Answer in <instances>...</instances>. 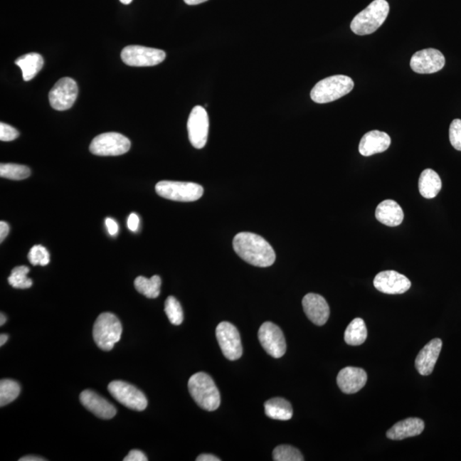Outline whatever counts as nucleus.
<instances>
[{
  "label": "nucleus",
  "instance_id": "nucleus-23",
  "mask_svg": "<svg viewBox=\"0 0 461 461\" xmlns=\"http://www.w3.org/2000/svg\"><path fill=\"white\" fill-rule=\"evenodd\" d=\"M441 189L442 181L438 173L430 169L423 171L418 179V190L421 196L427 199L434 198Z\"/></svg>",
  "mask_w": 461,
  "mask_h": 461
},
{
  "label": "nucleus",
  "instance_id": "nucleus-19",
  "mask_svg": "<svg viewBox=\"0 0 461 461\" xmlns=\"http://www.w3.org/2000/svg\"><path fill=\"white\" fill-rule=\"evenodd\" d=\"M442 347V340L435 339L429 341L420 350L415 360V366L418 373L422 376H428L433 373L439 354L441 353Z\"/></svg>",
  "mask_w": 461,
  "mask_h": 461
},
{
  "label": "nucleus",
  "instance_id": "nucleus-25",
  "mask_svg": "<svg viewBox=\"0 0 461 461\" xmlns=\"http://www.w3.org/2000/svg\"><path fill=\"white\" fill-rule=\"evenodd\" d=\"M267 416L273 420H289L292 418L293 410L288 401L283 398H272L268 400L264 405Z\"/></svg>",
  "mask_w": 461,
  "mask_h": 461
},
{
  "label": "nucleus",
  "instance_id": "nucleus-5",
  "mask_svg": "<svg viewBox=\"0 0 461 461\" xmlns=\"http://www.w3.org/2000/svg\"><path fill=\"white\" fill-rule=\"evenodd\" d=\"M122 327L114 314L102 313L96 319L93 327V339L97 347L110 351L121 340Z\"/></svg>",
  "mask_w": 461,
  "mask_h": 461
},
{
  "label": "nucleus",
  "instance_id": "nucleus-22",
  "mask_svg": "<svg viewBox=\"0 0 461 461\" xmlns=\"http://www.w3.org/2000/svg\"><path fill=\"white\" fill-rule=\"evenodd\" d=\"M376 218L382 224L388 226H397L403 223L404 213L403 208L394 200L383 201L376 208Z\"/></svg>",
  "mask_w": 461,
  "mask_h": 461
},
{
  "label": "nucleus",
  "instance_id": "nucleus-24",
  "mask_svg": "<svg viewBox=\"0 0 461 461\" xmlns=\"http://www.w3.org/2000/svg\"><path fill=\"white\" fill-rule=\"evenodd\" d=\"M15 63L23 72V80L29 81L42 70L44 66V59L41 55L31 53L21 55L16 60Z\"/></svg>",
  "mask_w": 461,
  "mask_h": 461
},
{
  "label": "nucleus",
  "instance_id": "nucleus-41",
  "mask_svg": "<svg viewBox=\"0 0 461 461\" xmlns=\"http://www.w3.org/2000/svg\"><path fill=\"white\" fill-rule=\"evenodd\" d=\"M46 460V459L41 458V457L38 456H24L23 458H21L19 461H44Z\"/></svg>",
  "mask_w": 461,
  "mask_h": 461
},
{
  "label": "nucleus",
  "instance_id": "nucleus-3",
  "mask_svg": "<svg viewBox=\"0 0 461 461\" xmlns=\"http://www.w3.org/2000/svg\"><path fill=\"white\" fill-rule=\"evenodd\" d=\"M188 388L192 398L200 408L207 411H215L220 407L221 395L211 376L198 373L191 376Z\"/></svg>",
  "mask_w": 461,
  "mask_h": 461
},
{
  "label": "nucleus",
  "instance_id": "nucleus-2",
  "mask_svg": "<svg viewBox=\"0 0 461 461\" xmlns=\"http://www.w3.org/2000/svg\"><path fill=\"white\" fill-rule=\"evenodd\" d=\"M390 12L386 0H374L365 10L356 16L350 24V28L357 36H367L377 31L381 27Z\"/></svg>",
  "mask_w": 461,
  "mask_h": 461
},
{
  "label": "nucleus",
  "instance_id": "nucleus-35",
  "mask_svg": "<svg viewBox=\"0 0 461 461\" xmlns=\"http://www.w3.org/2000/svg\"><path fill=\"white\" fill-rule=\"evenodd\" d=\"M19 132L6 123H0V140L12 141L18 138Z\"/></svg>",
  "mask_w": 461,
  "mask_h": 461
},
{
  "label": "nucleus",
  "instance_id": "nucleus-33",
  "mask_svg": "<svg viewBox=\"0 0 461 461\" xmlns=\"http://www.w3.org/2000/svg\"><path fill=\"white\" fill-rule=\"evenodd\" d=\"M28 260L33 266H46L50 263V254L44 246L34 245L29 251Z\"/></svg>",
  "mask_w": 461,
  "mask_h": 461
},
{
  "label": "nucleus",
  "instance_id": "nucleus-16",
  "mask_svg": "<svg viewBox=\"0 0 461 461\" xmlns=\"http://www.w3.org/2000/svg\"><path fill=\"white\" fill-rule=\"evenodd\" d=\"M302 307L307 317L316 326H323L330 316V307L322 296L314 293L307 294L302 299Z\"/></svg>",
  "mask_w": 461,
  "mask_h": 461
},
{
  "label": "nucleus",
  "instance_id": "nucleus-45",
  "mask_svg": "<svg viewBox=\"0 0 461 461\" xmlns=\"http://www.w3.org/2000/svg\"><path fill=\"white\" fill-rule=\"evenodd\" d=\"M123 4H129L132 2V0H120Z\"/></svg>",
  "mask_w": 461,
  "mask_h": 461
},
{
  "label": "nucleus",
  "instance_id": "nucleus-12",
  "mask_svg": "<svg viewBox=\"0 0 461 461\" xmlns=\"http://www.w3.org/2000/svg\"><path fill=\"white\" fill-rule=\"evenodd\" d=\"M209 120L206 110L196 105L192 109L187 122L188 136L192 147L202 149L207 143Z\"/></svg>",
  "mask_w": 461,
  "mask_h": 461
},
{
  "label": "nucleus",
  "instance_id": "nucleus-38",
  "mask_svg": "<svg viewBox=\"0 0 461 461\" xmlns=\"http://www.w3.org/2000/svg\"><path fill=\"white\" fill-rule=\"evenodd\" d=\"M105 225L107 226V228H108V232L111 235V236H115L119 232V226L118 224L117 223V221H115L114 219H111V218H107L105 220Z\"/></svg>",
  "mask_w": 461,
  "mask_h": 461
},
{
  "label": "nucleus",
  "instance_id": "nucleus-42",
  "mask_svg": "<svg viewBox=\"0 0 461 461\" xmlns=\"http://www.w3.org/2000/svg\"><path fill=\"white\" fill-rule=\"evenodd\" d=\"M188 6H196V4H200L204 2L208 1V0H184Z\"/></svg>",
  "mask_w": 461,
  "mask_h": 461
},
{
  "label": "nucleus",
  "instance_id": "nucleus-31",
  "mask_svg": "<svg viewBox=\"0 0 461 461\" xmlns=\"http://www.w3.org/2000/svg\"><path fill=\"white\" fill-rule=\"evenodd\" d=\"M165 313L169 322L174 326H179L183 322L184 314L181 303L176 298L169 297L165 302Z\"/></svg>",
  "mask_w": 461,
  "mask_h": 461
},
{
  "label": "nucleus",
  "instance_id": "nucleus-37",
  "mask_svg": "<svg viewBox=\"0 0 461 461\" xmlns=\"http://www.w3.org/2000/svg\"><path fill=\"white\" fill-rule=\"evenodd\" d=\"M139 226V218L135 213H132L127 219V228L132 232H137Z\"/></svg>",
  "mask_w": 461,
  "mask_h": 461
},
{
  "label": "nucleus",
  "instance_id": "nucleus-26",
  "mask_svg": "<svg viewBox=\"0 0 461 461\" xmlns=\"http://www.w3.org/2000/svg\"><path fill=\"white\" fill-rule=\"evenodd\" d=\"M367 337V329L364 320L356 318L346 328L344 340L346 344L351 346H359L364 344Z\"/></svg>",
  "mask_w": 461,
  "mask_h": 461
},
{
  "label": "nucleus",
  "instance_id": "nucleus-1",
  "mask_svg": "<svg viewBox=\"0 0 461 461\" xmlns=\"http://www.w3.org/2000/svg\"><path fill=\"white\" fill-rule=\"evenodd\" d=\"M233 245L239 258L255 267H267L275 262V252L270 243L258 234L239 233Z\"/></svg>",
  "mask_w": 461,
  "mask_h": 461
},
{
  "label": "nucleus",
  "instance_id": "nucleus-11",
  "mask_svg": "<svg viewBox=\"0 0 461 461\" xmlns=\"http://www.w3.org/2000/svg\"><path fill=\"white\" fill-rule=\"evenodd\" d=\"M216 339L222 353L230 361H236L242 356L243 347L240 335L233 324L223 322L216 327Z\"/></svg>",
  "mask_w": 461,
  "mask_h": 461
},
{
  "label": "nucleus",
  "instance_id": "nucleus-13",
  "mask_svg": "<svg viewBox=\"0 0 461 461\" xmlns=\"http://www.w3.org/2000/svg\"><path fill=\"white\" fill-rule=\"evenodd\" d=\"M258 337L260 344L273 358H280L286 352V343L283 332L272 322H265L260 327Z\"/></svg>",
  "mask_w": 461,
  "mask_h": 461
},
{
  "label": "nucleus",
  "instance_id": "nucleus-40",
  "mask_svg": "<svg viewBox=\"0 0 461 461\" xmlns=\"http://www.w3.org/2000/svg\"><path fill=\"white\" fill-rule=\"evenodd\" d=\"M219 458L212 455H201L196 458V461H220Z\"/></svg>",
  "mask_w": 461,
  "mask_h": 461
},
{
  "label": "nucleus",
  "instance_id": "nucleus-8",
  "mask_svg": "<svg viewBox=\"0 0 461 461\" xmlns=\"http://www.w3.org/2000/svg\"><path fill=\"white\" fill-rule=\"evenodd\" d=\"M124 63L132 67H151L164 61V51L142 46H128L122 51Z\"/></svg>",
  "mask_w": 461,
  "mask_h": 461
},
{
  "label": "nucleus",
  "instance_id": "nucleus-44",
  "mask_svg": "<svg viewBox=\"0 0 461 461\" xmlns=\"http://www.w3.org/2000/svg\"><path fill=\"white\" fill-rule=\"evenodd\" d=\"M6 322V315L4 314H0V326H4V324Z\"/></svg>",
  "mask_w": 461,
  "mask_h": 461
},
{
  "label": "nucleus",
  "instance_id": "nucleus-29",
  "mask_svg": "<svg viewBox=\"0 0 461 461\" xmlns=\"http://www.w3.org/2000/svg\"><path fill=\"white\" fill-rule=\"evenodd\" d=\"M31 170L27 166L14 164H1L0 176L13 181H21L30 176Z\"/></svg>",
  "mask_w": 461,
  "mask_h": 461
},
{
  "label": "nucleus",
  "instance_id": "nucleus-34",
  "mask_svg": "<svg viewBox=\"0 0 461 461\" xmlns=\"http://www.w3.org/2000/svg\"><path fill=\"white\" fill-rule=\"evenodd\" d=\"M450 140L452 147L461 152V120L455 119L450 124Z\"/></svg>",
  "mask_w": 461,
  "mask_h": 461
},
{
  "label": "nucleus",
  "instance_id": "nucleus-39",
  "mask_svg": "<svg viewBox=\"0 0 461 461\" xmlns=\"http://www.w3.org/2000/svg\"><path fill=\"white\" fill-rule=\"evenodd\" d=\"M9 233H10V226H9L6 222H0V242L2 243L6 239Z\"/></svg>",
  "mask_w": 461,
  "mask_h": 461
},
{
  "label": "nucleus",
  "instance_id": "nucleus-20",
  "mask_svg": "<svg viewBox=\"0 0 461 461\" xmlns=\"http://www.w3.org/2000/svg\"><path fill=\"white\" fill-rule=\"evenodd\" d=\"M391 139L386 132L373 130L362 137L359 144V152L364 157L386 152L390 147Z\"/></svg>",
  "mask_w": 461,
  "mask_h": 461
},
{
  "label": "nucleus",
  "instance_id": "nucleus-10",
  "mask_svg": "<svg viewBox=\"0 0 461 461\" xmlns=\"http://www.w3.org/2000/svg\"><path fill=\"white\" fill-rule=\"evenodd\" d=\"M78 85L70 77H63L49 92L50 105L55 110L63 111L74 105L78 96Z\"/></svg>",
  "mask_w": 461,
  "mask_h": 461
},
{
  "label": "nucleus",
  "instance_id": "nucleus-17",
  "mask_svg": "<svg viewBox=\"0 0 461 461\" xmlns=\"http://www.w3.org/2000/svg\"><path fill=\"white\" fill-rule=\"evenodd\" d=\"M367 374L359 367L348 366L341 369L337 377V386L345 394H354L366 386Z\"/></svg>",
  "mask_w": 461,
  "mask_h": 461
},
{
  "label": "nucleus",
  "instance_id": "nucleus-30",
  "mask_svg": "<svg viewBox=\"0 0 461 461\" xmlns=\"http://www.w3.org/2000/svg\"><path fill=\"white\" fill-rule=\"evenodd\" d=\"M29 268L26 266L16 267L13 269L8 281L13 288L28 289L31 287L33 281L28 277Z\"/></svg>",
  "mask_w": 461,
  "mask_h": 461
},
{
  "label": "nucleus",
  "instance_id": "nucleus-28",
  "mask_svg": "<svg viewBox=\"0 0 461 461\" xmlns=\"http://www.w3.org/2000/svg\"><path fill=\"white\" fill-rule=\"evenodd\" d=\"M21 391L20 384L12 379H2L0 382V406L4 407L14 401Z\"/></svg>",
  "mask_w": 461,
  "mask_h": 461
},
{
  "label": "nucleus",
  "instance_id": "nucleus-4",
  "mask_svg": "<svg viewBox=\"0 0 461 461\" xmlns=\"http://www.w3.org/2000/svg\"><path fill=\"white\" fill-rule=\"evenodd\" d=\"M350 77L337 75L324 78L316 84L310 92L312 100L317 104H327L347 95L354 88Z\"/></svg>",
  "mask_w": 461,
  "mask_h": 461
},
{
  "label": "nucleus",
  "instance_id": "nucleus-21",
  "mask_svg": "<svg viewBox=\"0 0 461 461\" xmlns=\"http://www.w3.org/2000/svg\"><path fill=\"white\" fill-rule=\"evenodd\" d=\"M425 429V423L418 418H408L397 422L387 431V438L403 440L420 435Z\"/></svg>",
  "mask_w": 461,
  "mask_h": 461
},
{
  "label": "nucleus",
  "instance_id": "nucleus-27",
  "mask_svg": "<svg viewBox=\"0 0 461 461\" xmlns=\"http://www.w3.org/2000/svg\"><path fill=\"white\" fill-rule=\"evenodd\" d=\"M161 280L158 275H154L151 279L139 276L134 281V286L140 294L148 298H157L161 292Z\"/></svg>",
  "mask_w": 461,
  "mask_h": 461
},
{
  "label": "nucleus",
  "instance_id": "nucleus-9",
  "mask_svg": "<svg viewBox=\"0 0 461 461\" xmlns=\"http://www.w3.org/2000/svg\"><path fill=\"white\" fill-rule=\"evenodd\" d=\"M108 390L115 400L128 408L143 411L147 408V396L138 388L130 383L113 381L110 383Z\"/></svg>",
  "mask_w": 461,
  "mask_h": 461
},
{
  "label": "nucleus",
  "instance_id": "nucleus-18",
  "mask_svg": "<svg viewBox=\"0 0 461 461\" xmlns=\"http://www.w3.org/2000/svg\"><path fill=\"white\" fill-rule=\"evenodd\" d=\"M80 400L85 408L98 418L110 420L117 414V409L112 404L92 391L81 392Z\"/></svg>",
  "mask_w": 461,
  "mask_h": 461
},
{
  "label": "nucleus",
  "instance_id": "nucleus-43",
  "mask_svg": "<svg viewBox=\"0 0 461 461\" xmlns=\"http://www.w3.org/2000/svg\"><path fill=\"white\" fill-rule=\"evenodd\" d=\"M8 340V335L6 334H1L0 335V346H2L6 343Z\"/></svg>",
  "mask_w": 461,
  "mask_h": 461
},
{
  "label": "nucleus",
  "instance_id": "nucleus-6",
  "mask_svg": "<svg viewBox=\"0 0 461 461\" xmlns=\"http://www.w3.org/2000/svg\"><path fill=\"white\" fill-rule=\"evenodd\" d=\"M156 191L161 198L178 202H194L203 195V186L192 182L160 181Z\"/></svg>",
  "mask_w": 461,
  "mask_h": 461
},
{
  "label": "nucleus",
  "instance_id": "nucleus-15",
  "mask_svg": "<svg viewBox=\"0 0 461 461\" xmlns=\"http://www.w3.org/2000/svg\"><path fill=\"white\" fill-rule=\"evenodd\" d=\"M373 285L380 292L388 295L403 294L411 287V282L407 277L392 270L378 273Z\"/></svg>",
  "mask_w": 461,
  "mask_h": 461
},
{
  "label": "nucleus",
  "instance_id": "nucleus-14",
  "mask_svg": "<svg viewBox=\"0 0 461 461\" xmlns=\"http://www.w3.org/2000/svg\"><path fill=\"white\" fill-rule=\"evenodd\" d=\"M445 65V58L441 51L428 48L417 51L413 55L410 66L418 74H433Z\"/></svg>",
  "mask_w": 461,
  "mask_h": 461
},
{
  "label": "nucleus",
  "instance_id": "nucleus-32",
  "mask_svg": "<svg viewBox=\"0 0 461 461\" xmlns=\"http://www.w3.org/2000/svg\"><path fill=\"white\" fill-rule=\"evenodd\" d=\"M273 460L276 461H302L303 456L297 448L290 445H280L275 447L272 452Z\"/></svg>",
  "mask_w": 461,
  "mask_h": 461
},
{
  "label": "nucleus",
  "instance_id": "nucleus-7",
  "mask_svg": "<svg viewBox=\"0 0 461 461\" xmlns=\"http://www.w3.org/2000/svg\"><path fill=\"white\" fill-rule=\"evenodd\" d=\"M130 140L118 132L97 135L90 144V152L100 157L121 156L129 151Z\"/></svg>",
  "mask_w": 461,
  "mask_h": 461
},
{
  "label": "nucleus",
  "instance_id": "nucleus-36",
  "mask_svg": "<svg viewBox=\"0 0 461 461\" xmlns=\"http://www.w3.org/2000/svg\"><path fill=\"white\" fill-rule=\"evenodd\" d=\"M123 460L124 461H147L148 460V458L142 451L132 450L129 452V454H128L125 457V458H124Z\"/></svg>",
  "mask_w": 461,
  "mask_h": 461
}]
</instances>
